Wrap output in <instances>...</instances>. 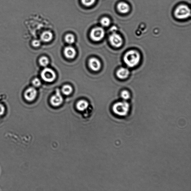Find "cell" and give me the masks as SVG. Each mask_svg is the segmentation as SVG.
<instances>
[{"label": "cell", "mask_w": 191, "mask_h": 191, "mask_svg": "<svg viewBox=\"0 0 191 191\" xmlns=\"http://www.w3.org/2000/svg\"><path fill=\"white\" fill-rule=\"evenodd\" d=\"M140 53L135 50L127 52L125 55L124 61L125 64L129 67H134L139 64L140 60Z\"/></svg>", "instance_id": "1"}, {"label": "cell", "mask_w": 191, "mask_h": 191, "mask_svg": "<svg viewBox=\"0 0 191 191\" xmlns=\"http://www.w3.org/2000/svg\"><path fill=\"white\" fill-rule=\"evenodd\" d=\"M129 105L126 101L118 102L113 106L114 113L119 117H126L128 114L129 110Z\"/></svg>", "instance_id": "2"}, {"label": "cell", "mask_w": 191, "mask_h": 191, "mask_svg": "<svg viewBox=\"0 0 191 191\" xmlns=\"http://www.w3.org/2000/svg\"><path fill=\"white\" fill-rule=\"evenodd\" d=\"M174 14L178 19H185L190 16V9L185 5H180L176 9Z\"/></svg>", "instance_id": "3"}, {"label": "cell", "mask_w": 191, "mask_h": 191, "mask_svg": "<svg viewBox=\"0 0 191 191\" xmlns=\"http://www.w3.org/2000/svg\"><path fill=\"white\" fill-rule=\"evenodd\" d=\"M41 77L45 81L48 82H52L56 79L55 73L49 68H46L42 71Z\"/></svg>", "instance_id": "4"}, {"label": "cell", "mask_w": 191, "mask_h": 191, "mask_svg": "<svg viewBox=\"0 0 191 191\" xmlns=\"http://www.w3.org/2000/svg\"><path fill=\"white\" fill-rule=\"evenodd\" d=\"M105 31L101 27H96L93 29L90 33V37L92 39L95 41H99L104 37Z\"/></svg>", "instance_id": "5"}, {"label": "cell", "mask_w": 191, "mask_h": 191, "mask_svg": "<svg viewBox=\"0 0 191 191\" xmlns=\"http://www.w3.org/2000/svg\"><path fill=\"white\" fill-rule=\"evenodd\" d=\"M110 43L115 48L120 47L123 44V40L119 34L114 32L109 37Z\"/></svg>", "instance_id": "6"}, {"label": "cell", "mask_w": 191, "mask_h": 191, "mask_svg": "<svg viewBox=\"0 0 191 191\" xmlns=\"http://www.w3.org/2000/svg\"><path fill=\"white\" fill-rule=\"evenodd\" d=\"M37 92L36 89L33 87L27 89L24 93L25 99L28 101H32L36 98Z\"/></svg>", "instance_id": "7"}, {"label": "cell", "mask_w": 191, "mask_h": 191, "mask_svg": "<svg viewBox=\"0 0 191 191\" xmlns=\"http://www.w3.org/2000/svg\"><path fill=\"white\" fill-rule=\"evenodd\" d=\"M63 98L59 90H56L55 95L52 97L51 99V104L54 106H58L62 103Z\"/></svg>", "instance_id": "8"}, {"label": "cell", "mask_w": 191, "mask_h": 191, "mask_svg": "<svg viewBox=\"0 0 191 191\" xmlns=\"http://www.w3.org/2000/svg\"><path fill=\"white\" fill-rule=\"evenodd\" d=\"M89 66L92 70L97 71L99 70L101 67V63L96 58H92L89 61Z\"/></svg>", "instance_id": "9"}, {"label": "cell", "mask_w": 191, "mask_h": 191, "mask_svg": "<svg viewBox=\"0 0 191 191\" xmlns=\"http://www.w3.org/2000/svg\"><path fill=\"white\" fill-rule=\"evenodd\" d=\"M129 74L128 69L126 68H121L116 72V75L119 78L125 79L128 77Z\"/></svg>", "instance_id": "10"}, {"label": "cell", "mask_w": 191, "mask_h": 191, "mask_svg": "<svg viewBox=\"0 0 191 191\" xmlns=\"http://www.w3.org/2000/svg\"><path fill=\"white\" fill-rule=\"evenodd\" d=\"M64 53L66 57L69 59L74 58L76 54L75 49L71 46H68L65 48Z\"/></svg>", "instance_id": "11"}, {"label": "cell", "mask_w": 191, "mask_h": 191, "mask_svg": "<svg viewBox=\"0 0 191 191\" xmlns=\"http://www.w3.org/2000/svg\"><path fill=\"white\" fill-rule=\"evenodd\" d=\"M117 8L120 12L126 14L129 12V7L128 4L125 2H121L118 5Z\"/></svg>", "instance_id": "12"}, {"label": "cell", "mask_w": 191, "mask_h": 191, "mask_svg": "<svg viewBox=\"0 0 191 191\" xmlns=\"http://www.w3.org/2000/svg\"><path fill=\"white\" fill-rule=\"evenodd\" d=\"M53 37V34L51 32L45 31L42 34L41 39L43 42H49L52 39Z\"/></svg>", "instance_id": "13"}, {"label": "cell", "mask_w": 191, "mask_h": 191, "mask_svg": "<svg viewBox=\"0 0 191 191\" xmlns=\"http://www.w3.org/2000/svg\"><path fill=\"white\" fill-rule=\"evenodd\" d=\"M89 105L88 103L85 100H81L77 103V107L79 111H83L87 109Z\"/></svg>", "instance_id": "14"}, {"label": "cell", "mask_w": 191, "mask_h": 191, "mask_svg": "<svg viewBox=\"0 0 191 191\" xmlns=\"http://www.w3.org/2000/svg\"><path fill=\"white\" fill-rule=\"evenodd\" d=\"M72 87L70 85H66L63 86L62 89V92L64 95H66L70 94L72 92Z\"/></svg>", "instance_id": "15"}, {"label": "cell", "mask_w": 191, "mask_h": 191, "mask_svg": "<svg viewBox=\"0 0 191 191\" xmlns=\"http://www.w3.org/2000/svg\"><path fill=\"white\" fill-rule=\"evenodd\" d=\"M65 40L67 43L72 44L75 41V38H74V35L72 34H68L66 35Z\"/></svg>", "instance_id": "16"}, {"label": "cell", "mask_w": 191, "mask_h": 191, "mask_svg": "<svg viewBox=\"0 0 191 191\" xmlns=\"http://www.w3.org/2000/svg\"><path fill=\"white\" fill-rule=\"evenodd\" d=\"M49 62V61L48 58L45 56H43L39 59V63L40 65L43 66V67H46L48 64Z\"/></svg>", "instance_id": "17"}, {"label": "cell", "mask_w": 191, "mask_h": 191, "mask_svg": "<svg viewBox=\"0 0 191 191\" xmlns=\"http://www.w3.org/2000/svg\"><path fill=\"white\" fill-rule=\"evenodd\" d=\"M100 23L104 27H108L110 24V20L107 17L103 18L100 21Z\"/></svg>", "instance_id": "18"}, {"label": "cell", "mask_w": 191, "mask_h": 191, "mask_svg": "<svg viewBox=\"0 0 191 191\" xmlns=\"http://www.w3.org/2000/svg\"><path fill=\"white\" fill-rule=\"evenodd\" d=\"M121 98L125 100L129 99L130 97L129 92L126 90H124L121 92Z\"/></svg>", "instance_id": "19"}, {"label": "cell", "mask_w": 191, "mask_h": 191, "mask_svg": "<svg viewBox=\"0 0 191 191\" xmlns=\"http://www.w3.org/2000/svg\"><path fill=\"white\" fill-rule=\"evenodd\" d=\"M96 0H82V4L87 6H91L95 3Z\"/></svg>", "instance_id": "20"}, {"label": "cell", "mask_w": 191, "mask_h": 191, "mask_svg": "<svg viewBox=\"0 0 191 191\" xmlns=\"http://www.w3.org/2000/svg\"><path fill=\"white\" fill-rule=\"evenodd\" d=\"M32 83L35 87H38L41 85V82L39 79L38 78L34 79L32 82Z\"/></svg>", "instance_id": "21"}, {"label": "cell", "mask_w": 191, "mask_h": 191, "mask_svg": "<svg viewBox=\"0 0 191 191\" xmlns=\"http://www.w3.org/2000/svg\"><path fill=\"white\" fill-rule=\"evenodd\" d=\"M32 45L35 47H38L40 45V42L39 40H34L32 42Z\"/></svg>", "instance_id": "22"}, {"label": "cell", "mask_w": 191, "mask_h": 191, "mask_svg": "<svg viewBox=\"0 0 191 191\" xmlns=\"http://www.w3.org/2000/svg\"><path fill=\"white\" fill-rule=\"evenodd\" d=\"M5 108L4 105L0 103V116H2L4 114Z\"/></svg>", "instance_id": "23"}]
</instances>
